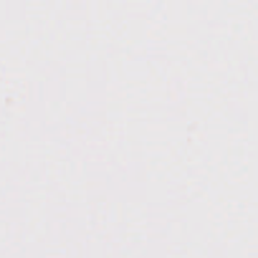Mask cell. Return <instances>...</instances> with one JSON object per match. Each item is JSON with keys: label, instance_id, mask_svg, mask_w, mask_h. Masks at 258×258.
I'll list each match as a JSON object with an SVG mask.
<instances>
[]
</instances>
